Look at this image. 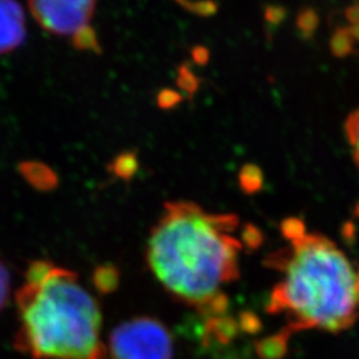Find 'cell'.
I'll return each mask as SVG.
<instances>
[{"instance_id":"6da1fadb","label":"cell","mask_w":359,"mask_h":359,"mask_svg":"<svg viewBox=\"0 0 359 359\" xmlns=\"http://www.w3.org/2000/svg\"><path fill=\"white\" fill-rule=\"evenodd\" d=\"M238 225L231 213H210L192 201L167 203L148 238V266L175 299L209 318L224 316V286L240 278Z\"/></svg>"},{"instance_id":"7a4b0ae2","label":"cell","mask_w":359,"mask_h":359,"mask_svg":"<svg viewBox=\"0 0 359 359\" xmlns=\"http://www.w3.org/2000/svg\"><path fill=\"white\" fill-rule=\"evenodd\" d=\"M289 245L265 264L283 278L273 287L266 311L286 320L283 333L304 330L341 333L359 316L358 274L346 255L320 233H306L301 219L283 222Z\"/></svg>"},{"instance_id":"3957f363","label":"cell","mask_w":359,"mask_h":359,"mask_svg":"<svg viewBox=\"0 0 359 359\" xmlns=\"http://www.w3.org/2000/svg\"><path fill=\"white\" fill-rule=\"evenodd\" d=\"M15 347L32 359H107L103 317L76 273L34 261L16 293Z\"/></svg>"},{"instance_id":"277c9868","label":"cell","mask_w":359,"mask_h":359,"mask_svg":"<svg viewBox=\"0 0 359 359\" xmlns=\"http://www.w3.org/2000/svg\"><path fill=\"white\" fill-rule=\"evenodd\" d=\"M111 359H173L175 344L167 326L154 317L121 322L109 334Z\"/></svg>"},{"instance_id":"5b68a950","label":"cell","mask_w":359,"mask_h":359,"mask_svg":"<svg viewBox=\"0 0 359 359\" xmlns=\"http://www.w3.org/2000/svg\"><path fill=\"white\" fill-rule=\"evenodd\" d=\"M97 0H28L39 26L60 38L80 39L88 32Z\"/></svg>"},{"instance_id":"8992f818","label":"cell","mask_w":359,"mask_h":359,"mask_svg":"<svg viewBox=\"0 0 359 359\" xmlns=\"http://www.w3.org/2000/svg\"><path fill=\"white\" fill-rule=\"evenodd\" d=\"M27 36L26 13L18 0H0V55L19 48Z\"/></svg>"},{"instance_id":"52a82bcc","label":"cell","mask_w":359,"mask_h":359,"mask_svg":"<svg viewBox=\"0 0 359 359\" xmlns=\"http://www.w3.org/2000/svg\"><path fill=\"white\" fill-rule=\"evenodd\" d=\"M23 175L32 185L41 189H50L56 185V176L51 169L36 163H27L23 167Z\"/></svg>"},{"instance_id":"ba28073f","label":"cell","mask_w":359,"mask_h":359,"mask_svg":"<svg viewBox=\"0 0 359 359\" xmlns=\"http://www.w3.org/2000/svg\"><path fill=\"white\" fill-rule=\"evenodd\" d=\"M93 281L100 293H112L118 285V270L114 265H102L95 271Z\"/></svg>"},{"instance_id":"9c48e42d","label":"cell","mask_w":359,"mask_h":359,"mask_svg":"<svg viewBox=\"0 0 359 359\" xmlns=\"http://www.w3.org/2000/svg\"><path fill=\"white\" fill-rule=\"evenodd\" d=\"M347 142L350 144L354 163L359 170V108L347 117L345 123Z\"/></svg>"},{"instance_id":"30bf717a","label":"cell","mask_w":359,"mask_h":359,"mask_svg":"<svg viewBox=\"0 0 359 359\" xmlns=\"http://www.w3.org/2000/svg\"><path fill=\"white\" fill-rule=\"evenodd\" d=\"M114 169H115L117 176L129 177L137 169V161L135 160V156H132V154H123L116 158Z\"/></svg>"},{"instance_id":"8fae6325","label":"cell","mask_w":359,"mask_h":359,"mask_svg":"<svg viewBox=\"0 0 359 359\" xmlns=\"http://www.w3.org/2000/svg\"><path fill=\"white\" fill-rule=\"evenodd\" d=\"M262 176L256 167H246L241 173V184L248 192H255L261 185Z\"/></svg>"},{"instance_id":"7c38bea8","label":"cell","mask_w":359,"mask_h":359,"mask_svg":"<svg viewBox=\"0 0 359 359\" xmlns=\"http://www.w3.org/2000/svg\"><path fill=\"white\" fill-rule=\"evenodd\" d=\"M10 294H11L10 271L3 262H0V311L7 305Z\"/></svg>"},{"instance_id":"4fadbf2b","label":"cell","mask_w":359,"mask_h":359,"mask_svg":"<svg viewBox=\"0 0 359 359\" xmlns=\"http://www.w3.org/2000/svg\"><path fill=\"white\" fill-rule=\"evenodd\" d=\"M357 274H358V285H359V271H358V273H357Z\"/></svg>"}]
</instances>
